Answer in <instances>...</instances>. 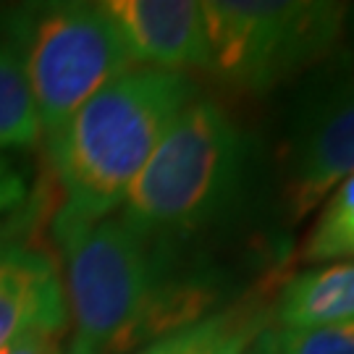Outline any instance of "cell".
Instances as JSON below:
<instances>
[{
	"label": "cell",
	"instance_id": "6da1fadb",
	"mask_svg": "<svg viewBox=\"0 0 354 354\" xmlns=\"http://www.w3.org/2000/svg\"><path fill=\"white\" fill-rule=\"evenodd\" d=\"M68 354H124L210 315L213 286L168 273L163 244L121 215L87 221L61 210Z\"/></svg>",
	"mask_w": 354,
	"mask_h": 354
},
{
	"label": "cell",
	"instance_id": "7a4b0ae2",
	"mask_svg": "<svg viewBox=\"0 0 354 354\" xmlns=\"http://www.w3.org/2000/svg\"><path fill=\"white\" fill-rule=\"evenodd\" d=\"M189 74L137 66L102 87L48 137L66 210L97 221L121 207L178 113L194 100Z\"/></svg>",
	"mask_w": 354,
	"mask_h": 354
},
{
	"label": "cell",
	"instance_id": "3957f363",
	"mask_svg": "<svg viewBox=\"0 0 354 354\" xmlns=\"http://www.w3.org/2000/svg\"><path fill=\"white\" fill-rule=\"evenodd\" d=\"M250 160V140L226 108L194 97L129 187L121 218L158 241L197 234L236 205Z\"/></svg>",
	"mask_w": 354,
	"mask_h": 354
},
{
	"label": "cell",
	"instance_id": "277c9868",
	"mask_svg": "<svg viewBox=\"0 0 354 354\" xmlns=\"http://www.w3.org/2000/svg\"><path fill=\"white\" fill-rule=\"evenodd\" d=\"M207 71L241 92L266 95L326 61L349 8L333 0H205Z\"/></svg>",
	"mask_w": 354,
	"mask_h": 354
},
{
	"label": "cell",
	"instance_id": "5b68a950",
	"mask_svg": "<svg viewBox=\"0 0 354 354\" xmlns=\"http://www.w3.org/2000/svg\"><path fill=\"white\" fill-rule=\"evenodd\" d=\"M39 127L50 137L102 87L137 68L100 3H58L39 13L24 53Z\"/></svg>",
	"mask_w": 354,
	"mask_h": 354
},
{
	"label": "cell",
	"instance_id": "8992f818",
	"mask_svg": "<svg viewBox=\"0 0 354 354\" xmlns=\"http://www.w3.org/2000/svg\"><path fill=\"white\" fill-rule=\"evenodd\" d=\"M354 174V68L330 66L294 102L283 147V207L302 223Z\"/></svg>",
	"mask_w": 354,
	"mask_h": 354
},
{
	"label": "cell",
	"instance_id": "52a82bcc",
	"mask_svg": "<svg viewBox=\"0 0 354 354\" xmlns=\"http://www.w3.org/2000/svg\"><path fill=\"white\" fill-rule=\"evenodd\" d=\"M137 66L187 74L207 68L203 6L194 0H108L100 3Z\"/></svg>",
	"mask_w": 354,
	"mask_h": 354
},
{
	"label": "cell",
	"instance_id": "ba28073f",
	"mask_svg": "<svg viewBox=\"0 0 354 354\" xmlns=\"http://www.w3.org/2000/svg\"><path fill=\"white\" fill-rule=\"evenodd\" d=\"M35 326L64 330V283L48 254L0 247V349Z\"/></svg>",
	"mask_w": 354,
	"mask_h": 354
},
{
	"label": "cell",
	"instance_id": "9c48e42d",
	"mask_svg": "<svg viewBox=\"0 0 354 354\" xmlns=\"http://www.w3.org/2000/svg\"><path fill=\"white\" fill-rule=\"evenodd\" d=\"M273 317L281 330L354 317V260L315 266L291 276L273 304Z\"/></svg>",
	"mask_w": 354,
	"mask_h": 354
},
{
	"label": "cell",
	"instance_id": "30bf717a",
	"mask_svg": "<svg viewBox=\"0 0 354 354\" xmlns=\"http://www.w3.org/2000/svg\"><path fill=\"white\" fill-rule=\"evenodd\" d=\"M273 310L260 302L234 304L165 333L137 354H241L260 330L270 326Z\"/></svg>",
	"mask_w": 354,
	"mask_h": 354
},
{
	"label": "cell",
	"instance_id": "8fae6325",
	"mask_svg": "<svg viewBox=\"0 0 354 354\" xmlns=\"http://www.w3.org/2000/svg\"><path fill=\"white\" fill-rule=\"evenodd\" d=\"M299 260L304 266H328L354 260V174L333 187L310 231L299 247Z\"/></svg>",
	"mask_w": 354,
	"mask_h": 354
},
{
	"label": "cell",
	"instance_id": "7c38bea8",
	"mask_svg": "<svg viewBox=\"0 0 354 354\" xmlns=\"http://www.w3.org/2000/svg\"><path fill=\"white\" fill-rule=\"evenodd\" d=\"M42 137L24 61L0 42V147H32Z\"/></svg>",
	"mask_w": 354,
	"mask_h": 354
},
{
	"label": "cell",
	"instance_id": "4fadbf2b",
	"mask_svg": "<svg viewBox=\"0 0 354 354\" xmlns=\"http://www.w3.org/2000/svg\"><path fill=\"white\" fill-rule=\"evenodd\" d=\"M281 354H354V317L313 326V328H279Z\"/></svg>",
	"mask_w": 354,
	"mask_h": 354
},
{
	"label": "cell",
	"instance_id": "5bb4252c",
	"mask_svg": "<svg viewBox=\"0 0 354 354\" xmlns=\"http://www.w3.org/2000/svg\"><path fill=\"white\" fill-rule=\"evenodd\" d=\"M58 333L61 330L35 326L19 333L13 342H8L0 354H58Z\"/></svg>",
	"mask_w": 354,
	"mask_h": 354
},
{
	"label": "cell",
	"instance_id": "9a60e30c",
	"mask_svg": "<svg viewBox=\"0 0 354 354\" xmlns=\"http://www.w3.org/2000/svg\"><path fill=\"white\" fill-rule=\"evenodd\" d=\"M24 197V178L0 158V213L11 210Z\"/></svg>",
	"mask_w": 354,
	"mask_h": 354
},
{
	"label": "cell",
	"instance_id": "2e32d148",
	"mask_svg": "<svg viewBox=\"0 0 354 354\" xmlns=\"http://www.w3.org/2000/svg\"><path fill=\"white\" fill-rule=\"evenodd\" d=\"M241 354H281V346H279V326H266V328L260 330L257 336H254L252 342L247 344V349Z\"/></svg>",
	"mask_w": 354,
	"mask_h": 354
}]
</instances>
